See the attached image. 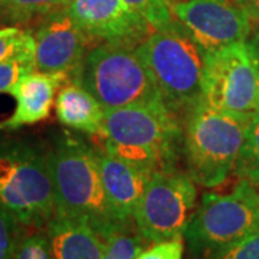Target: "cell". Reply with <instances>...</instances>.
I'll list each match as a JSON object with an SVG mask.
<instances>
[{"mask_svg": "<svg viewBox=\"0 0 259 259\" xmlns=\"http://www.w3.org/2000/svg\"><path fill=\"white\" fill-rule=\"evenodd\" d=\"M189 173L156 170L134 214V222L148 243L183 238L196 207V185Z\"/></svg>", "mask_w": 259, "mask_h": 259, "instance_id": "cell-8", "label": "cell"}, {"mask_svg": "<svg viewBox=\"0 0 259 259\" xmlns=\"http://www.w3.org/2000/svg\"><path fill=\"white\" fill-rule=\"evenodd\" d=\"M0 206L25 228H44L56 214L49 148L0 137Z\"/></svg>", "mask_w": 259, "mask_h": 259, "instance_id": "cell-3", "label": "cell"}, {"mask_svg": "<svg viewBox=\"0 0 259 259\" xmlns=\"http://www.w3.org/2000/svg\"><path fill=\"white\" fill-rule=\"evenodd\" d=\"M246 44L250 49L252 54V59L255 64V69H256V76H258V88H259V23L253 22L252 26V32L246 39Z\"/></svg>", "mask_w": 259, "mask_h": 259, "instance_id": "cell-27", "label": "cell"}, {"mask_svg": "<svg viewBox=\"0 0 259 259\" xmlns=\"http://www.w3.org/2000/svg\"><path fill=\"white\" fill-rule=\"evenodd\" d=\"M202 100L213 108L233 114L259 112L258 76L246 40L206 55Z\"/></svg>", "mask_w": 259, "mask_h": 259, "instance_id": "cell-9", "label": "cell"}, {"mask_svg": "<svg viewBox=\"0 0 259 259\" xmlns=\"http://www.w3.org/2000/svg\"><path fill=\"white\" fill-rule=\"evenodd\" d=\"M22 238V225L0 206V259H13Z\"/></svg>", "mask_w": 259, "mask_h": 259, "instance_id": "cell-24", "label": "cell"}, {"mask_svg": "<svg viewBox=\"0 0 259 259\" xmlns=\"http://www.w3.org/2000/svg\"><path fill=\"white\" fill-rule=\"evenodd\" d=\"M56 214L83 219L102 238L120 225L104 190L97 148L81 137L62 133L49 148Z\"/></svg>", "mask_w": 259, "mask_h": 259, "instance_id": "cell-2", "label": "cell"}, {"mask_svg": "<svg viewBox=\"0 0 259 259\" xmlns=\"http://www.w3.org/2000/svg\"><path fill=\"white\" fill-rule=\"evenodd\" d=\"M33 37L37 71L64 72L69 78L81 65L93 40L75 20L69 8L40 19Z\"/></svg>", "mask_w": 259, "mask_h": 259, "instance_id": "cell-11", "label": "cell"}, {"mask_svg": "<svg viewBox=\"0 0 259 259\" xmlns=\"http://www.w3.org/2000/svg\"><path fill=\"white\" fill-rule=\"evenodd\" d=\"M36 71L35 55H20L0 62V94H10L15 85L25 76Z\"/></svg>", "mask_w": 259, "mask_h": 259, "instance_id": "cell-21", "label": "cell"}, {"mask_svg": "<svg viewBox=\"0 0 259 259\" xmlns=\"http://www.w3.org/2000/svg\"><path fill=\"white\" fill-rule=\"evenodd\" d=\"M125 3L146 19L153 29L167 26L175 20L170 0H125Z\"/></svg>", "mask_w": 259, "mask_h": 259, "instance_id": "cell-22", "label": "cell"}, {"mask_svg": "<svg viewBox=\"0 0 259 259\" xmlns=\"http://www.w3.org/2000/svg\"><path fill=\"white\" fill-rule=\"evenodd\" d=\"M203 259H259V231L209 252Z\"/></svg>", "mask_w": 259, "mask_h": 259, "instance_id": "cell-23", "label": "cell"}, {"mask_svg": "<svg viewBox=\"0 0 259 259\" xmlns=\"http://www.w3.org/2000/svg\"><path fill=\"white\" fill-rule=\"evenodd\" d=\"M55 110L56 118L65 127L102 137L105 110L79 83L69 79L62 85L56 97Z\"/></svg>", "mask_w": 259, "mask_h": 259, "instance_id": "cell-16", "label": "cell"}, {"mask_svg": "<svg viewBox=\"0 0 259 259\" xmlns=\"http://www.w3.org/2000/svg\"><path fill=\"white\" fill-rule=\"evenodd\" d=\"M102 239L104 259H137L148 243L136 222L117 225Z\"/></svg>", "mask_w": 259, "mask_h": 259, "instance_id": "cell-17", "label": "cell"}, {"mask_svg": "<svg viewBox=\"0 0 259 259\" xmlns=\"http://www.w3.org/2000/svg\"><path fill=\"white\" fill-rule=\"evenodd\" d=\"M69 10L88 36L139 47L153 28L125 0H71Z\"/></svg>", "mask_w": 259, "mask_h": 259, "instance_id": "cell-12", "label": "cell"}, {"mask_svg": "<svg viewBox=\"0 0 259 259\" xmlns=\"http://www.w3.org/2000/svg\"><path fill=\"white\" fill-rule=\"evenodd\" d=\"M177 22L202 47L206 55L246 40L253 20L235 0H171Z\"/></svg>", "mask_w": 259, "mask_h": 259, "instance_id": "cell-10", "label": "cell"}, {"mask_svg": "<svg viewBox=\"0 0 259 259\" xmlns=\"http://www.w3.org/2000/svg\"><path fill=\"white\" fill-rule=\"evenodd\" d=\"M235 2L248 12V15L255 23H259V0H235Z\"/></svg>", "mask_w": 259, "mask_h": 259, "instance_id": "cell-28", "label": "cell"}, {"mask_svg": "<svg viewBox=\"0 0 259 259\" xmlns=\"http://www.w3.org/2000/svg\"><path fill=\"white\" fill-rule=\"evenodd\" d=\"M183 238H176L154 243L151 248L143 250L137 259H183Z\"/></svg>", "mask_w": 259, "mask_h": 259, "instance_id": "cell-26", "label": "cell"}, {"mask_svg": "<svg viewBox=\"0 0 259 259\" xmlns=\"http://www.w3.org/2000/svg\"><path fill=\"white\" fill-rule=\"evenodd\" d=\"M235 170L238 176L259 186V112L250 117Z\"/></svg>", "mask_w": 259, "mask_h": 259, "instance_id": "cell-19", "label": "cell"}, {"mask_svg": "<svg viewBox=\"0 0 259 259\" xmlns=\"http://www.w3.org/2000/svg\"><path fill=\"white\" fill-rule=\"evenodd\" d=\"M55 259H104V239L83 219L55 214L47 225Z\"/></svg>", "mask_w": 259, "mask_h": 259, "instance_id": "cell-15", "label": "cell"}, {"mask_svg": "<svg viewBox=\"0 0 259 259\" xmlns=\"http://www.w3.org/2000/svg\"><path fill=\"white\" fill-rule=\"evenodd\" d=\"M13 259H55L48 233L35 232L23 236Z\"/></svg>", "mask_w": 259, "mask_h": 259, "instance_id": "cell-25", "label": "cell"}, {"mask_svg": "<svg viewBox=\"0 0 259 259\" xmlns=\"http://www.w3.org/2000/svg\"><path fill=\"white\" fill-rule=\"evenodd\" d=\"M137 49L170 111L187 114L202 100L206 52L180 22L153 29Z\"/></svg>", "mask_w": 259, "mask_h": 259, "instance_id": "cell-4", "label": "cell"}, {"mask_svg": "<svg viewBox=\"0 0 259 259\" xmlns=\"http://www.w3.org/2000/svg\"><path fill=\"white\" fill-rule=\"evenodd\" d=\"M101 139L105 151L148 175L175 168L183 147L180 121L164 102L105 110Z\"/></svg>", "mask_w": 259, "mask_h": 259, "instance_id": "cell-1", "label": "cell"}, {"mask_svg": "<svg viewBox=\"0 0 259 259\" xmlns=\"http://www.w3.org/2000/svg\"><path fill=\"white\" fill-rule=\"evenodd\" d=\"M69 79L94 95L104 110L163 102L139 49L128 44L101 42L91 48Z\"/></svg>", "mask_w": 259, "mask_h": 259, "instance_id": "cell-6", "label": "cell"}, {"mask_svg": "<svg viewBox=\"0 0 259 259\" xmlns=\"http://www.w3.org/2000/svg\"><path fill=\"white\" fill-rule=\"evenodd\" d=\"M28 54L35 55V37L32 32L18 26L0 29V62Z\"/></svg>", "mask_w": 259, "mask_h": 259, "instance_id": "cell-20", "label": "cell"}, {"mask_svg": "<svg viewBox=\"0 0 259 259\" xmlns=\"http://www.w3.org/2000/svg\"><path fill=\"white\" fill-rule=\"evenodd\" d=\"M98 167L104 190L115 219L134 222V214L151 175L114 157L104 148H97Z\"/></svg>", "mask_w": 259, "mask_h": 259, "instance_id": "cell-13", "label": "cell"}, {"mask_svg": "<svg viewBox=\"0 0 259 259\" xmlns=\"http://www.w3.org/2000/svg\"><path fill=\"white\" fill-rule=\"evenodd\" d=\"M252 115L213 108L203 100L187 112L183 151L187 173L204 187L222 185L235 170Z\"/></svg>", "mask_w": 259, "mask_h": 259, "instance_id": "cell-5", "label": "cell"}, {"mask_svg": "<svg viewBox=\"0 0 259 259\" xmlns=\"http://www.w3.org/2000/svg\"><path fill=\"white\" fill-rule=\"evenodd\" d=\"M66 81H69V75L64 72H42L36 69L25 75L10 91L16 100V108L9 118L0 121V130L15 131L47 120L56 91Z\"/></svg>", "mask_w": 259, "mask_h": 259, "instance_id": "cell-14", "label": "cell"}, {"mask_svg": "<svg viewBox=\"0 0 259 259\" xmlns=\"http://www.w3.org/2000/svg\"><path fill=\"white\" fill-rule=\"evenodd\" d=\"M69 3L71 0H0V18L13 23H26L69 8Z\"/></svg>", "mask_w": 259, "mask_h": 259, "instance_id": "cell-18", "label": "cell"}, {"mask_svg": "<svg viewBox=\"0 0 259 259\" xmlns=\"http://www.w3.org/2000/svg\"><path fill=\"white\" fill-rule=\"evenodd\" d=\"M259 231V192L241 179L231 193H206L185 232L193 258Z\"/></svg>", "mask_w": 259, "mask_h": 259, "instance_id": "cell-7", "label": "cell"}]
</instances>
